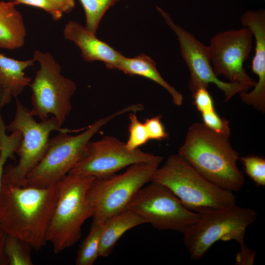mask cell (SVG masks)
<instances>
[{
    "label": "cell",
    "mask_w": 265,
    "mask_h": 265,
    "mask_svg": "<svg viewBox=\"0 0 265 265\" xmlns=\"http://www.w3.org/2000/svg\"><path fill=\"white\" fill-rule=\"evenodd\" d=\"M58 198L57 183L47 187L16 186L2 182L0 229L40 250Z\"/></svg>",
    "instance_id": "obj_1"
},
{
    "label": "cell",
    "mask_w": 265,
    "mask_h": 265,
    "mask_svg": "<svg viewBox=\"0 0 265 265\" xmlns=\"http://www.w3.org/2000/svg\"><path fill=\"white\" fill-rule=\"evenodd\" d=\"M229 136L195 123L189 127L178 154L208 181L234 192L242 188L244 178L237 164L239 154Z\"/></svg>",
    "instance_id": "obj_2"
},
{
    "label": "cell",
    "mask_w": 265,
    "mask_h": 265,
    "mask_svg": "<svg viewBox=\"0 0 265 265\" xmlns=\"http://www.w3.org/2000/svg\"><path fill=\"white\" fill-rule=\"evenodd\" d=\"M194 212L199 214V220L183 233L184 243L192 260L201 259L219 240H234L240 245L236 264H253L256 252L248 248L244 240L247 227L257 219L254 210L235 204L222 209L203 208Z\"/></svg>",
    "instance_id": "obj_3"
},
{
    "label": "cell",
    "mask_w": 265,
    "mask_h": 265,
    "mask_svg": "<svg viewBox=\"0 0 265 265\" xmlns=\"http://www.w3.org/2000/svg\"><path fill=\"white\" fill-rule=\"evenodd\" d=\"M95 179L69 173L57 183L58 198L46 235L55 253L74 245L80 238L83 223L93 217L87 192Z\"/></svg>",
    "instance_id": "obj_4"
},
{
    "label": "cell",
    "mask_w": 265,
    "mask_h": 265,
    "mask_svg": "<svg viewBox=\"0 0 265 265\" xmlns=\"http://www.w3.org/2000/svg\"><path fill=\"white\" fill-rule=\"evenodd\" d=\"M135 110L134 105L127 106L97 120L75 135L59 132L49 140L43 158L28 174L22 186L47 187L57 183L82 159L88 143L102 127L114 118Z\"/></svg>",
    "instance_id": "obj_5"
},
{
    "label": "cell",
    "mask_w": 265,
    "mask_h": 265,
    "mask_svg": "<svg viewBox=\"0 0 265 265\" xmlns=\"http://www.w3.org/2000/svg\"><path fill=\"white\" fill-rule=\"evenodd\" d=\"M151 181L168 187L188 209H222L236 204L233 192L208 181L178 154L169 156Z\"/></svg>",
    "instance_id": "obj_6"
},
{
    "label": "cell",
    "mask_w": 265,
    "mask_h": 265,
    "mask_svg": "<svg viewBox=\"0 0 265 265\" xmlns=\"http://www.w3.org/2000/svg\"><path fill=\"white\" fill-rule=\"evenodd\" d=\"M16 113L14 119L6 126V130L19 131L22 139L16 153L19 157L16 165H8L4 169L2 182L22 186L28 174L39 163L48 148L49 136L54 131L68 132L54 116L37 122L30 110L16 98Z\"/></svg>",
    "instance_id": "obj_7"
},
{
    "label": "cell",
    "mask_w": 265,
    "mask_h": 265,
    "mask_svg": "<svg viewBox=\"0 0 265 265\" xmlns=\"http://www.w3.org/2000/svg\"><path fill=\"white\" fill-rule=\"evenodd\" d=\"M162 159L137 163L123 173L104 178H95L87 192L93 209V218L105 221L127 209L139 190L151 182Z\"/></svg>",
    "instance_id": "obj_8"
},
{
    "label": "cell",
    "mask_w": 265,
    "mask_h": 265,
    "mask_svg": "<svg viewBox=\"0 0 265 265\" xmlns=\"http://www.w3.org/2000/svg\"><path fill=\"white\" fill-rule=\"evenodd\" d=\"M33 58L40 68L29 85L32 91L30 113L41 121L52 114L62 126L72 109L71 99L76 85L61 75V66L49 53L36 50Z\"/></svg>",
    "instance_id": "obj_9"
},
{
    "label": "cell",
    "mask_w": 265,
    "mask_h": 265,
    "mask_svg": "<svg viewBox=\"0 0 265 265\" xmlns=\"http://www.w3.org/2000/svg\"><path fill=\"white\" fill-rule=\"evenodd\" d=\"M127 209L156 229L183 234L200 219L199 214L186 208L168 187L153 181L139 190Z\"/></svg>",
    "instance_id": "obj_10"
},
{
    "label": "cell",
    "mask_w": 265,
    "mask_h": 265,
    "mask_svg": "<svg viewBox=\"0 0 265 265\" xmlns=\"http://www.w3.org/2000/svg\"><path fill=\"white\" fill-rule=\"evenodd\" d=\"M160 159H162L161 156L139 149L130 150L125 143L114 137L106 136L90 141L84 156L69 173L104 178L135 163Z\"/></svg>",
    "instance_id": "obj_11"
},
{
    "label": "cell",
    "mask_w": 265,
    "mask_h": 265,
    "mask_svg": "<svg viewBox=\"0 0 265 265\" xmlns=\"http://www.w3.org/2000/svg\"><path fill=\"white\" fill-rule=\"evenodd\" d=\"M253 36L247 27L219 32L212 37L208 46L211 64L216 76L223 75L230 82L249 89L256 81L243 67L252 48Z\"/></svg>",
    "instance_id": "obj_12"
},
{
    "label": "cell",
    "mask_w": 265,
    "mask_h": 265,
    "mask_svg": "<svg viewBox=\"0 0 265 265\" xmlns=\"http://www.w3.org/2000/svg\"><path fill=\"white\" fill-rule=\"evenodd\" d=\"M157 9L178 37L181 55L190 72L188 88L192 94L200 87L208 88L211 83L223 92L225 102H228L238 93L248 91L249 88L243 85L220 80L213 72L208 46L175 24L169 14L161 8L157 7Z\"/></svg>",
    "instance_id": "obj_13"
},
{
    "label": "cell",
    "mask_w": 265,
    "mask_h": 265,
    "mask_svg": "<svg viewBox=\"0 0 265 265\" xmlns=\"http://www.w3.org/2000/svg\"><path fill=\"white\" fill-rule=\"evenodd\" d=\"M240 20L242 25L250 29L255 39L252 70L258 80L251 91L241 92L239 95L242 102L264 113L265 111V10H248L242 14Z\"/></svg>",
    "instance_id": "obj_14"
},
{
    "label": "cell",
    "mask_w": 265,
    "mask_h": 265,
    "mask_svg": "<svg viewBox=\"0 0 265 265\" xmlns=\"http://www.w3.org/2000/svg\"><path fill=\"white\" fill-rule=\"evenodd\" d=\"M63 35L66 39L73 41L79 47L85 61H101L107 69H117L124 56L77 22L69 21L64 26Z\"/></svg>",
    "instance_id": "obj_15"
},
{
    "label": "cell",
    "mask_w": 265,
    "mask_h": 265,
    "mask_svg": "<svg viewBox=\"0 0 265 265\" xmlns=\"http://www.w3.org/2000/svg\"><path fill=\"white\" fill-rule=\"evenodd\" d=\"M35 62L33 58L19 60L0 53V100L5 105L29 85L31 79L25 75L24 71Z\"/></svg>",
    "instance_id": "obj_16"
},
{
    "label": "cell",
    "mask_w": 265,
    "mask_h": 265,
    "mask_svg": "<svg viewBox=\"0 0 265 265\" xmlns=\"http://www.w3.org/2000/svg\"><path fill=\"white\" fill-rule=\"evenodd\" d=\"M14 1L0 0V49L16 50L25 41L26 29Z\"/></svg>",
    "instance_id": "obj_17"
},
{
    "label": "cell",
    "mask_w": 265,
    "mask_h": 265,
    "mask_svg": "<svg viewBox=\"0 0 265 265\" xmlns=\"http://www.w3.org/2000/svg\"><path fill=\"white\" fill-rule=\"evenodd\" d=\"M146 223L142 217L128 209L107 218L103 224L99 257L108 256L118 240L127 231Z\"/></svg>",
    "instance_id": "obj_18"
},
{
    "label": "cell",
    "mask_w": 265,
    "mask_h": 265,
    "mask_svg": "<svg viewBox=\"0 0 265 265\" xmlns=\"http://www.w3.org/2000/svg\"><path fill=\"white\" fill-rule=\"evenodd\" d=\"M117 69L130 76H139L155 82L168 91L175 105H182V94L162 78L157 69L155 61L149 56L143 53L132 58L124 56Z\"/></svg>",
    "instance_id": "obj_19"
},
{
    "label": "cell",
    "mask_w": 265,
    "mask_h": 265,
    "mask_svg": "<svg viewBox=\"0 0 265 265\" xmlns=\"http://www.w3.org/2000/svg\"><path fill=\"white\" fill-rule=\"evenodd\" d=\"M104 221L93 219L90 231L78 250L77 265H92L99 257Z\"/></svg>",
    "instance_id": "obj_20"
},
{
    "label": "cell",
    "mask_w": 265,
    "mask_h": 265,
    "mask_svg": "<svg viewBox=\"0 0 265 265\" xmlns=\"http://www.w3.org/2000/svg\"><path fill=\"white\" fill-rule=\"evenodd\" d=\"M32 246L16 237L6 235L4 251L9 265H32L31 258Z\"/></svg>",
    "instance_id": "obj_21"
},
{
    "label": "cell",
    "mask_w": 265,
    "mask_h": 265,
    "mask_svg": "<svg viewBox=\"0 0 265 265\" xmlns=\"http://www.w3.org/2000/svg\"><path fill=\"white\" fill-rule=\"evenodd\" d=\"M6 126L0 116V192L4 166L7 160L13 156L19 147L22 139L21 133L18 131L11 132L10 135L6 133Z\"/></svg>",
    "instance_id": "obj_22"
},
{
    "label": "cell",
    "mask_w": 265,
    "mask_h": 265,
    "mask_svg": "<svg viewBox=\"0 0 265 265\" xmlns=\"http://www.w3.org/2000/svg\"><path fill=\"white\" fill-rule=\"evenodd\" d=\"M86 17L85 27L96 34L106 12L119 0H80Z\"/></svg>",
    "instance_id": "obj_23"
},
{
    "label": "cell",
    "mask_w": 265,
    "mask_h": 265,
    "mask_svg": "<svg viewBox=\"0 0 265 265\" xmlns=\"http://www.w3.org/2000/svg\"><path fill=\"white\" fill-rule=\"evenodd\" d=\"M130 123L128 127L129 137L125 143L126 147L130 150L139 149L150 140L143 123L138 120L136 112H130L129 115Z\"/></svg>",
    "instance_id": "obj_24"
},
{
    "label": "cell",
    "mask_w": 265,
    "mask_h": 265,
    "mask_svg": "<svg viewBox=\"0 0 265 265\" xmlns=\"http://www.w3.org/2000/svg\"><path fill=\"white\" fill-rule=\"evenodd\" d=\"M246 174L258 186H265V159L257 156L239 158Z\"/></svg>",
    "instance_id": "obj_25"
},
{
    "label": "cell",
    "mask_w": 265,
    "mask_h": 265,
    "mask_svg": "<svg viewBox=\"0 0 265 265\" xmlns=\"http://www.w3.org/2000/svg\"><path fill=\"white\" fill-rule=\"evenodd\" d=\"M203 124L212 131L222 134L230 135L229 121L221 118L215 110L202 113Z\"/></svg>",
    "instance_id": "obj_26"
},
{
    "label": "cell",
    "mask_w": 265,
    "mask_h": 265,
    "mask_svg": "<svg viewBox=\"0 0 265 265\" xmlns=\"http://www.w3.org/2000/svg\"><path fill=\"white\" fill-rule=\"evenodd\" d=\"M161 116L157 115L146 119L144 124L150 140L161 141L167 139L169 134L161 121Z\"/></svg>",
    "instance_id": "obj_27"
},
{
    "label": "cell",
    "mask_w": 265,
    "mask_h": 265,
    "mask_svg": "<svg viewBox=\"0 0 265 265\" xmlns=\"http://www.w3.org/2000/svg\"><path fill=\"white\" fill-rule=\"evenodd\" d=\"M16 4H25L43 9L55 21L61 19L63 15L61 10L50 0H12Z\"/></svg>",
    "instance_id": "obj_28"
},
{
    "label": "cell",
    "mask_w": 265,
    "mask_h": 265,
    "mask_svg": "<svg viewBox=\"0 0 265 265\" xmlns=\"http://www.w3.org/2000/svg\"><path fill=\"white\" fill-rule=\"evenodd\" d=\"M193 103L201 113L215 110L212 97L207 88L200 87L192 93Z\"/></svg>",
    "instance_id": "obj_29"
},
{
    "label": "cell",
    "mask_w": 265,
    "mask_h": 265,
    "mask_svg": "<svg viewBox=\"0 0 265 265\" xmlns=\"http://www.w3.org/2000/svg\"><path fill=\"white\" fill-rule=\"evenodd\" d=\"M55 4L63 13H69L75 6V0H50Z\"/></svg>",
    "instance_id": "obj_30"
},
{
    "label": "cell",
    "mask_w": 265,
    "mask_h": 265,
    "mask_svg": "<svg viewBox=\"0 0 265 265\" xmlns=\"http://www.w3.org/2000/svg\"><path fill=\"white\" fill-rule=\"evenodd\" d=\"M6 234L0 229V265H8V260L4 251V242Z\"/></svg>",
    "instance_id": "obj_31"
},
{
    "label": "cell",
    "mask_w": 265,
    "mask_h": 265,
    "mask_svg": "<svg viewBox=\"0 0 265 265\" xmlns=\"http://www.w3.org/2000/svg\"><path fill=\"white\" fill-rule=\"evenodd\" d=\"M0 148H1V147H0Z\"/></svg>",
    "instance_id": "obj_32"
},
{
    "label": "cell",
    "mask_w": 265,
    "mask_h": 265,
    "mask_svg": "<svg viewBox=\"0 0 265 265\" xmlns=\"http://www.w3.org/2000/svg\"></svg>",
    "instance_id": "obj_33"
}]
</instances>
